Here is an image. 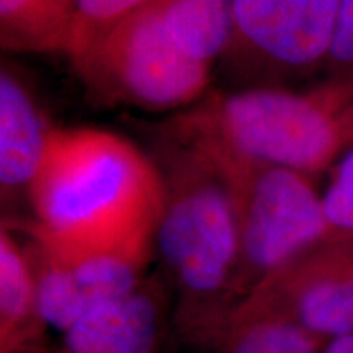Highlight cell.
I'll return each instance as SVG.
<instances>
[{"instance_id": "6da1fadb", "label": "cell", "mask_w": 353, "mask_h": 353, "mask_svg": "<svg viewBox=\"0 0 353 353\" xmlns=\"http://www.w3.org/2000/svg\"><path fill=\"white\" fill-rule=\"evenodd\" d=\"M28 200L33 219L15 224L25 231L69 249L154 257L164 180L114 132L54 128Z\"/></svg>"}, {"instance_id": "7a4b0ae2", "label": "cell", "mask_w": 353, "mask_h": 353, "mask_svg": "<svg viewBox=\"0 0 353 353\" xmlns=\"http://www.w3.org/2000/svg\"><path fill=\"white\" fill-rule=\"evenodd\" d=\"M164 180L156 250L172 293V327L211 353L239 306V232L226 185L210 162L162 132L154 156Z\"/></svg>"}, {"instance_id": "3957f363", "label": "cell", "mask_w": 353, "mask_h": 353, "mask_svg": "<svg viewBox=\"0 0 353 353\" xmlns=\"http://www.w3.org/2000/svg\"><path fill=\"white\" fill-rule=\"evenodd\" d=\"M352 107L353 82L324 81L307 92L242 87L210 92L167 125L312 176L332 167L353 145Z\"/></svg>"}, {"instance_id": "277c9868", "label": "cell", "mask_w": 353, "mask_h": 353, "mask_svg": "<svg viewBox=\"0 0 353 353\" xmlns=\"http://www.w3.org/2000/svg\"><path fill=\"white\" fill-rule=\"evenodd\" d=\"M162 131L200 152L231 195L239 232L241 303L281 267L332 237L311 176L242 156L206 136L169 125Z\"/></svg>"}, {"instance_id": "5b68a950", "label": "cell", "mask_w": 353, "mask_h": 353, "mask_svg": "<svg viewBox=\"0 0 353 353\" xmlns=\"http://www.w3.org/2000/svg\"><path fill=\"white\" fill-rule=\"evenodd\" d=\"M72 65L100 101L149 112L198 103L208 94L213 70L176 46L157 3L114 26Z\"/></svg>"}, {"instance_id": "8992f818", "label": "cell", "mask_w": 353, "mask_h": 353, "mask_svg": "<svg viewBox=\"0 0 353 353\" xmlns=\"http://www.w3.org/2000/svg\"><path fill=\"white\" fill-rule=\"evenodd\" d=\"M339 0H232L223 63L247 87H286L324 74Z\"/></svg>"}, {"instance_id": "52a82bcc", "label": "cell", "mask_w": 353, "mask_h": 353, "mask_svg": "<svg viewBox=\"0 0 353 353\" xmlns=\"http://www.w3.org/2000/svg\"><path fill=\"white\" fill-rule=\"evenodd\" d=\"M12 226L26 236L44 317L61 332L88 312L131 294L148 278V260L69 249Z\"/></svg>"}, {"instance_id": "ba28073f", "label": "cell", "mask_w": 353, "mask_h": 353, "mask_svg": "<svg viewBox=\"0 0 353 353\" xmlns=\"http://www.w3.org/2000/svg\"><path fill=\"white\" fill-rule=\"evenodd\" d=\"M244 301L288 317L327 342L353 335V270L319 245L263 280Z\"/></svg>"}, {"instance_id": "9c48e42d", "label": "cell", "mask_w": 353, "mask_h": 353, "mask_svg": "<svg viewBox=\"0 0 353 353\" xmlns=\"http://www.w3.org/2000/svg\"><path fill=\"white\" fill-rule=\"evenodd\" d=\"M169 325V285L164 275H148L131 294L77 321L50 353H159Z\"/></svg>"}, {"instance_id": "30bf717a", "label": "cell", "mask_w": 353, "mask_h": 353, "mask_svg": "<svg viewBox=\"0 0 353 353\" xmlns=\"http://www.w3.org/2000/svg\"><path fill=\"white\" fill-rule=\"evenodd\" d=\"M51 128L32 90L12 65L0 70V190L2 200L30 196Z\"/></svg>"}, {"instance_id": "8fae6325", "label": "cell", "mask_w": 353, "mask_h": 353, "mask_svg": "<svg viewBox=\"0 0 353 353\" xmlns=\"http://www.w3.org/2000/svg\"><path fill=\"white\" fill-rule=\"evenodd\" d=\"M51 325L39 301L28 249L15 231L0 229V353H50Z\"/></svg>"}, {"instance_id": "7c38bea8", "label": "cell", "mask_w": 353, "mask_h": 353, "mask_svg": "<svg viewBox=\"0 0 353 353\" xmlns=\"http://www.w3.org/2000/svg\"><path fill=\"white\" fill-rule=\"evenodd\" d=\"M76 0H0V43L7 51L68 54Z\"/></svg>"}, {"instance_id": "4fadbf2b", "label": "cell", "mask_w": 353, "mask_h": 353, "mask_svg": "<svg viewBox=\"0 0 353 353\" xmlns=\"http://www.w3.org/2000/svg\"><path fill=\"white\" fill-rule=\"evenodd\" d=\"M327 341L288 317L242 301L211 353H324Z\"/></svg>"}, {"instance_id": "5bb4252c", "label": "cell", "mask_w": 353, "mask_h": 353, "mask_svg": "<svg viewBox=\"0 0 353 353\" xmlns=\"http://www.w3.org/2000/svg\"><path fill=\"white\" fill-rule=\"evenodd\" d=\"M167 33L185 54L213 68L231 39L232 0H161Z\"/></svg>"}, {"instance_id": "9a60e30c", "label": "cell", "mask_w": 353, "mask_h": 353, "mask_svg": "<svg viewBox=\"0 0 353 353\" xmlns=\"http://www.w3.org/2000/svg\"><path fill=\"white\" fill-rule=\"evenodd\" d=\"M161 0H76V20L69 59L85 54L114 26Z\"/></svg>"}, {"instance_id": "2e32d148", "label": "cell", "mask_w": 353, "mask_h": 353, "mask_svg": "<svg viewBox=\"0 0 353 353\" xmlns=\"http://www.w3.org/2000/svg\"><path fill=\"white\" fill-rule=\"evenodd\" d=\"M322 205L332 237L353 234V145L332 167V179L322 195Z\"/></svg>"}, {"instance_id": "e0dca14e", "label": "cell", "mask_w": 353, "mask_h": 353, "mask_svg": "<svg viewBox=\"0 0 353 353\" xmlns=\"http://www.w3.org/2000/svg\"><path fill=\"white\" fill-rule=\"evenodd\" d=\"M324 74L325 81L353 82V0H339L332 46Z\"/></svg>"}, {"instance_id": "ac0fdd59", "label": "cell", "mask_w": 353, "mask_h": 353, "mask_svg": "<svg viewBox=\"0 0 353 353\" xmlns=\"http://www.w3.org/2000/svg\"><path fill=\"white\" fill-rule=\"evenodd\" d=\"M319 247L335 262L353 270V234L330 237L319 244Z\"/></svg>"}, {"instance_id": "d6986e66", "label": "cell", "mask_w": 353, "mask_h": 353, "mask_svg": "<svg viewBox=\"0 0 353 353\" xmlns=\"http://www.w3.org/2000/svg\"><path fill=\"white\" fill-rule=\"evenodd\" d=\"M324 353H353V335L329 341L324 348Z\"/></svg>"}, {"instance_id": "ffe728a7", "label": "cell", "mask_w": 353, "mask_h": 353, "mask_svg": "<svg viewBox=\"0 0 353 353\" xmlns=\"http://www.w3.org/2000/svg\"><path fill=\"white\" fill-rule=\"evenodd\" d=\"M352 121H353V112H352Z\"/></svg>"}]
</instances>
